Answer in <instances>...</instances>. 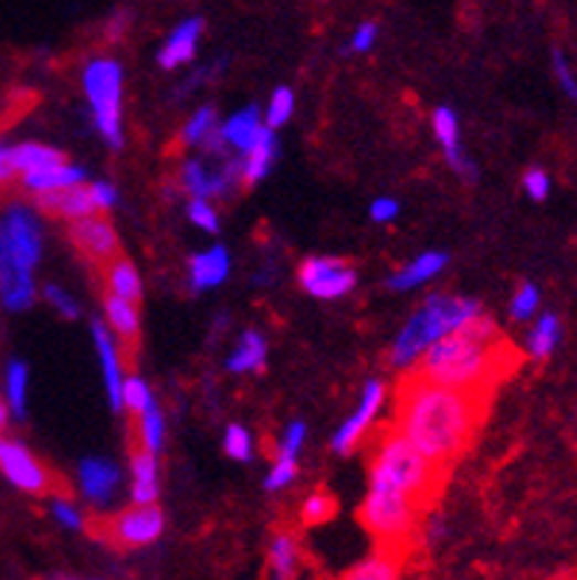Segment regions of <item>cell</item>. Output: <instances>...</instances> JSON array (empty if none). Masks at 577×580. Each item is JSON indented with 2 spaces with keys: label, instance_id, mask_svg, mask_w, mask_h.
I'll return each instance as SVG.
<instances>
[{
  "label": "cell",
  "instance_id": "cell-40",
  "mask_svg": "<svg viewBox=\"0 0 577 580\" xmlns=\"http://www.w3.org/2000/svg\"><path fill=\"white\" fill-rule=\"evenodd\" d=\"M150 401H154V398H150V389H148V383H145V380L136 378V375H133V378H124L122 404L127 407V410H133V413L139 415L141 410L150 404Z\"/></svg>",
  "mask_w": 577,
  "mask_h": 580
},
{
  "label": "cell",
  "instance_id": "cell-8",
  "mask_svg": "<svg viewBox=\"0 0 577 580\" xmlns=\"http://www.w3.org/2000/svg\"><path fill=\"white\" fill-rule=\"evenodd\" d=\"M166 530V513L157 504H133L104 525V537L118 548H148Z\"/></svg>",
  "mask_w": 577,
  "mask_h": 580
},
{
  "label": "cell",
  "instance_id": "cell-35",
  "mask_svg": "<svg viewBox=\"0 0 577 580\" xmlns=\"http://www.w3.org/2000/svg\"><path fill=\"white\" fill-rule=\"evenodd\" d=\"M536 309H539V286L536 283H522L513 300H510V316L516 321H527Z\"/></svg>",
  "mask_w": 577,
  "mask_h": 580
},
{
  "label": "cell",
  "instance_id": "cell-33",
  "mask_svg": "<svg viewBox=\"0 0 577 580\" xmlns=\"http://www.w3.org/2000/svg\"><path fill=\"white\" fill-rule=\"evenodd\" d=\"M162 436H166V422H162L159 407L150 401L139 413V449L150 451V454H159V451H162Z\"/></svg>",
  "mask_w": 577,
  "mask_h": 580
},
{
  "label": "cell",
  "instance_id": "cell-23",
  "mask_svg": "<svg viewBox=\"0 0 577 580\" xmlns=\"http://www.w3.org/2000/svg\"><path fill=\"white\" fill-rule=\"evenodd\" d=\"M33 300V272H24V268H0V304H3L9 313H24Z\"/></svg>",
  "mask_w": 577,
  "mask_h": 580
},
{
  "label": "cell",
  "instance_id": "cell-27",
  "mask_svg": "<svg viewBox=\"0 0 577 580\" xmlns=\"http://www.w3.org/2000/svg\"><path fill=\"white\" fill-rule=\"evenodd\" d=\"M274 159H277V139L272 130H263V136L256 139V145L245 154V166H242V180L248 186L265 180V175L272 171Z\"/></svg>",
  "mask_w": 577,
  "mask_h": 580
},
{
  "label": "cell",
  "instance_id": "cell-28",
  "mask_svg": "<svg viewBox=\"0 0 577 580\" xmlns=\"http://www.w3.org/2000/svg\"><path fill=\"white\" fill-rule=\"evenodd\" d=\"M27 387H30V369L24 360H9L3 369V401L9 413L15 419H24L27 413Z\"/></svg>",
  "mask_w": 577,
  "mask_h": 580
},
{
  "label": "cell",
  "instance_id": "cell-29",
  "mask_svg": "<svg viewBox=\"0 0 577 580\" xmlns=\"http://www.w3.org/2000/svg\"><path fill=\"white\" fill-rule=\"evenodd\" d=\"M86 180V171L71 162L53 166L48 171H35V175H24V186L30 192H53V189H65V186H77Z\"/></svg>",
  "mask_w": 577,
  "mask_h": 580
},
{
  "label": "cell",
  "instance_id": "cell-25",
  "mask_svg": "<svg viewBox=\"0 0 577 580\" xmlns=\"http://www.w3.org/2000/svg\"><path fill=\"white\" fill-rule=\"evenodd\" d=\"M263 130L265 127L263 122H260V109H256V106H248L245 113H237L228 124H224L221 136H224V141H230L233 148L248 154V150L256 145V139L263 136Z\"/></svg>",
  "mask_w": 577,
  "mask_h": 580
},
{
  "label": "cell",
  "instance_id": "cell-51",
  "mask_svg": "<svg viewBox=\"0 0 577 580\" xmlns=\"http://www.w3.org/2000/svg\"><path fill=\"white\" fill-rule=\"evenodd\" d=\"M12 175H15V171H12V162H9V148L7 145H0V183H7Z\"/></svg>",
  "mask_w": 577,
  "mask_h": 580
},
{
  "label": "cell",
  "instance_id": "cell-46",
  "mask_svg": "<svg viewBox=\"0 0 577 580\" xmlns=\"http://www.w3.org/2000/svg\"><path fill=\"white\" fill-rule=\"evenodd\" d=\"M377 35H380V27H377L375 21H363V24L354 30V35H350L348 51L350 53H368L377 44Z\"/></svg>",
  "mask_w": 577,
  "mask_h": 580
},
{
  "label": "cell",
  "instance_id": "cell-48",
  "mask_svg": "<svg viewBox=\"0 0 577 580\" xmlns=\"http://www.w3.org/2000/svg\"><path fill=\"white\" fill-rule=\"evenodd\" d=\"M398 212H401V203L395 201V198H389V194H384V198H377V201L371 203V219H375L377 224H389V221L398 219Z\"/></svg>",
  "mask_w": 577,
  "mask_h": 580
},
{
  "label": "cell",
  "instance_id": "cell-38",
  "mask_svg": "<svg viewBox=\"0 0 577 580\" xmlns=\"http://www.w3.org/2000/svg\"><path fill=\"white\" fill-rule=\"evenodd\" d=\"M292 113H295V95H292V88L281 86L272 95V101H269V113H265L269 130H274V127L286 124L288 118H292Z\"/></svg>",
  "mask_w": 577,
  "mask_h": 580
},
{
  "label": "cell",
  "instance_id": "cell-30",
  "mask_svg": "<svg viewBox=\"0 0 577 580\" xmlns=\"http://www.w3.org/2000/svg\"><path fill=\"white\" fill-rule=\"evenodd\" d=\"M265 339L256 330H248L239 339L237 351L230 354L228 369L237 371V375H245V371H260L265 366Z\"/></svg>",
  "mask_w": 577,
  "mask_h": 580
},
{
  "label": "cell",
  "instance_id": "cell-7",
  "mask_svg": "<svg viewBox=\"0 0 577 580\" xmlns=\"http://www.w3.org/2000/svg\"><path fill=\"white\" fill-rule=\"evenodd\" d=\"M42 256V228L35 212L24 203H12L0 219V268L33 272Z\"/></svg>",
  "mask_w": 577,
  "mask_h": 580
},
{
  "label": "cell",
  "instance_id": "cell-32",
  "mask_svg": "<svg viewBox=\"0 0 577 580\" xmlns=\"http://www.w3.org/2000/svg\"><path fill=\"white\" fill-rule=\"evenodd\" d=\"M297 569V542L292 534H277L269 548V580H292Z\"/></svg>",
  "mask_w": 577,
  "mask_h": 580
},
{
  "label": "cell",
  "instance_id": "cell-9",
  "mask_svg": "<svg viewBox=\"0 0 577 580\" xmlns=\"http://www.w3.org/2000/svg\"><path fill=\"white\" fill-rule=\"evenodd\" d=\"M0 475L27 495H44L53 489V475L24 442L0 436Z\"/></svg>",
  "mask_w": 577,
  "mask_h": 580
},
{
  "label": "cell",
  "instance_id": "cell-14",
  "mask_svg": "<svg viewBox=\"0 0 577 580\" xmlns=\"http://www.w3.org/2000/svg\"><path fill=\"white\" fill-rule=\"evenodd\" d=\"M77 481H80V493L86 495V502L92 504H109L113 495L118 493V484H122V468L109 463V460L101 457H86L77 468Z\"/></svg>",
  "mask_w": 577,
  "mask_h": 580
},
{
  "label": "cell",
  "instance_id": "cell-4",
  "mask_svg": "<svg viewBox=\"0 0 577 580\" xmlns=\"http://www.w3.org/2000/svg\"><path fill=\"white\" fill-rule=\"evenodd\" d=\"M483 313L481 304L472 298H454V295H430L419 307V313L403 325L392 345V366L410 369L430 345L439 342L442 336L454 334L457 327H463L469 318Z\"/></svg>",
  "mask_w": 577,
  "mask_h": 580
},
{
  "label": "cell",
  "instance_id": "cell-36",
  "mask_svg": "<svg viewBox=\"0 0 577 580\" xmlns=\"http://www.w3.org/2000/svg\"><path fill=\"white\" fill-rule=\"evenodd\" d=\"M51 516L60 528L86 530V516H83V510H80L74 502H69V498H62V495H56L51 502Z\"/></svg>",
  "mask_w": 577,
  "mask_h": 580
},
{
  "label": "cell",
  "instance_id": "cell-50",
  "mask_svg": "<svg viewBox=\"0 0 577 580\" xmlns=\"http://www.w3.org/2000/svg\"><path fill=\"white\" fill-rule=\"evenodd\" d=\"M127 24H130V12H127V9H118V12L106 21V35H109V39H118V35L127 30Z\"/></svg>",
  "mask_w": 577,
  "mask_h": 580
},
{
  "label": "cell",
  "instance_id": "cell-2",
  "mask_svg": "<svg viewBox=\"0 0 577 580\" xmlns=\"http://www.w3.org/2000/svg\"><path fill=\"white\" fill-rule=\"evenodd\" d=\"M516 366V348L504 339L495 318L478 313L463 327H457L454 334L430 345L428 351L421 354V360L412 362L410 371L433 383L492 396Z\"/></svg>",
  "mask_w": 577,
  "mask_h": 580
},
{
  "label": "cell",
  "instance_id": "cell-5",
  "mask_svg": "<svg viewBox=\"0 0 577 580\" xmlns=\"http://www.w3.org/2000/svg\"><path fill=\"white\" fill-rule=\"evenodd\" d=\"M419 516L421 507L412 502L410 495H403L401 489H395L384 481L368 477V495L359 507V521L380 542V548L403 555V546L419 525Z\"/></svg>",
  "mask_w": 577,
  "mask_h": 580
},
{
  "label": "cell",
  "instance_id": "cell-19",
  "mask_svg": "<svg viewBox=\"0 0 577 580\" xmlns=\"http://www.w3.org/2000/svg\"><path fill=\"white\" fill-rule=\"evenodd\" d=\"M9 162L15 175H35V171H48L53 166L69 162L65 154L51 145H39V141H21L15 148H9Z\"/></svg>",
  "mask_w": 577,
  "mask_h": 580
},
{
  "label": "cell",
  "instance_id": "cell-18",
  "mask_svg": "<svg viewBox=\"0 0 577 580\" xmlns=\"http://www.w3.org/2000/svg\"><path fill=\"white\" fill-rule=\"evenodd\" d=\"M130 498L133 504H157L159 498V468L157 454H150L145 449H133L130 457Z\"/></svg>",
  "mask_w": 577,
  "mask_h": 580
},
{
  "label": "cell",
  "instance_id": "cell-34",
  "mask_svg": "<svg viewBox=\"0 0 577 580\" xmlns=\"http://www.w3.org/2000/svg\"><path fill=\"white\" fill-rule=\"evenodd\" d=\"M336 516V498L327 493H313L301 507V521L304 525H324V521H331Z\"/></svg>",
  "mask_w": 577,
  "mask_h": 580
},
{
  "label": "cell",
  "instance_id": "cell-43",
  "mask_svg": "<svg viewBox=\"0 0 577 580\" xmlns=\"http://www.w3.org/2000/svg\"><path fill=\"white\" fill-rule=\"evenodd\" d=\"M189 219L195 228L207 230V233H219V212L212 210L207 198H192L189 203Z\"/></svg>",
  "mask_w": 577,
  "mask_h": 580
},
{
  "label": "cell",
  "instance_id": "cell-12",
  "mask_svg": "<svg viewBox=\"0 0 577 580\" xmlns=\"http://www.w3.org/2000/svg\"><path fill=\"white\" fill-rule=\"evenodd\" d=\"M384 398H386L384 383H380V380H368L366 389H363V398H359L357 413L350 415L348 422L342 424L339 431H336V436H333L331 445L336 454H350V451H354V445H357V442L363 440V433L368 431V424L375 422V415L380 413Z\"/></svg>",
  "mask_w": 577,
  "mask_h": 580
},
{
  "label": "cell",
  "instance_id": "cell-15",
  "mask_svg": "<svg viewBox=\"0 0 577 580\" xmlns=\"http://www.w3.org/2000/svg\"><path fill=\"white\" fill-rule=\"evenodd\" d=\"M203 35V18L201 15H192L186 18V21H180V24L168 33V39L162 42V48H159V65L166 71L171 68H180V65H186V62L195 60V53H198V42H201Z\"/></svg>",
  "mask_w": 577,
  "mask_h": 580
},
{
  "label": "cell",
  "instance_id": "cell-26",
  "mask_svg": "<svg viewBox=\"0 0 577 580\" xmlns=\"http://www.w3.org/2000/svg\"><path fill=\"white\" fill-rule=\"evenodd\" d=\"M104 277H106V289L118 295L124 300H133V304H139L141 300V277L139 272L133 268L130 260H124V256H115L113 263L104 265Z\"/></svg>",
  "mask_w": 577,
  "mask_h": 580
},
{
  "label": "cell",
  "instance_id": "cell-13",
  "mask_svg": "<svg viewBox=\"0 0 577 580\" xmlns=\"http://www.w3.org/2000/svg\"><path fill=\"white\" fill-rule=\"evenodd\" d=\"M35 207L42 212H48V215H56V219L65 221L86 219V215H92V212L97 210L92 189L83 183L53 189V192H39L35 194Z\"/></svg>",
  "mask_w": 577,
  "mask_h": 580
},
{
  "label": "cell",
  "instance_id": "cell-41",
  "mask_svg": "<svg viewBox=\"0 0 577 580\" xmlns=\"http://www.w3.org/2000/svg\"><path fill=\"white\" fill-rule=\"evenodd\" d=\"M552 68H554V77H557V83H560L563 92H566V95H569L577 104V74L571 71L569 60H566V53H563L560 48H554L552 51Z\"/></svg>",
  "mask_w": 577,
  "mask_h": 580
},
{
  "label": "cell",
  "instance_id": "cell-11",
  "mask_svg": "<svg viewBox=\"0 0 577 580\" xmlns=\"http://www.w3.org/2000/svg\"><path fill=\"white\" fill-rule=\"evenodd\" d=\"M71 245L77 247L80 254L86 256L92 265H101L104 268L106 263H113L115 256H118V233L106 219L101 215H86V219L71 221L69 228Z\"/></svg>",
  "mask_w": 577,
  "mask_h": 580
},
{
  "label": "cell",
  "instance_id": "cell-10",
  "mask_svg": "<svg viewBox=\"0 0 577 580\" xmlns=\"http://www.w3.org/2000/svg\"><path fill=\"white\" fill-rule=\"evenodd\" d=\"M297 281L313 298L333 300L348 295L357 286V272L350 268L345 260H333V256H310L297 268Z\"/></svg>",
  "mask_w": 577,
  "mask_h": 580
},
{
  "label": "cell",
  "instance_id": "cell-45",
  "mask_svg": "<svg viewBox=\"0 0 577 580\" xmlns=\"http://www.w3.org/2000/svg\"><path fill=\"white\" fill-rule=\"evenodd\" d=\"M44 300H48V304H51V307L56 309L60 316L77 318V313H80L77 300L71 298V295L65 289H60V286H53V283H51V286H44Z\"/></svg>",
  "mask_w": 577,
  "mask_h": 580
},
{
  "label": "cell",
  "instance_id": "cell-44",
  "mask_svg": "<svg viewBox=\"0 0 577 580\" xmlns=\"http://www.w3.org/2000/svg\"><path fill=\"white\" fill-rule=\"evenodd\" d=\"M522 186H525V192L531 194L534 201H545V198L552 194V177H548V171H543V168H527Z\"/></svg>",
  "mask_w": 577,
  "mask_h": 580
},
{
  "label": "cell",
  "instance_id": "cell-31",
  "mask_svg": "<svg viewBox=\"0 0 577 580\" xmlns=\"http://www.w3.org/2000/svg\"><path fill=\"white\" fill-rule=\"evenodd\" d=\"M560 318L554 316V313H543V316L536 318L531 336H527V351H531V357H536V360H545V357H552L554 348L560 345Z\"/></svg>",
  "mask_w": 577,
  "mask_h": 580
},
{
  "label": "cell",
  "instance_id": "cell-21",
  "mask_svg": "<svg viewBox=\"0 0 577 580\" xmlns=\"http://www.w3.org/2000/svg\"><path fill=\"white\" fill-rule=\"evenodd\" d=\"M230 274V254L224 247H210L203 254H195L189 263V277H192V289H212L219 283L228 281Z\"/></svg>",
  "mask_w": 577,
  "mask_h": 580
},
{
  "label": "cell",
  "instance_id": "cell-3",
  "mask_svg": "<svg viewBox=\"0 0 577 580\" xmlns=\"http://www.w3.org/2000/svg\"><path fill=\"white\" fill-rule=\"evenodd\" d=\"M371 481H384L401 489L421 510H428L445 481V472L433 466L395 424H389L380 431L371 451Z\"/></svg>",
  "mask_w": 577,
  "mask_h": 580
},
{
  "label": "cell",
  "instance_id": "cell-6",
  "mask_svg": "<svg viewBox=\"0 0 577 580\" xmlns=\"http://www.w3.org/2000/svg\"><path fill=\"white\" fill-rule=\"evenodd\" d=\"M122 65L109 56H95L83 68V88H86L92 115L101 136H104L113 148H122Z\"/></svg>",
  "mask_w": 577,
  "mask_h": 580
},
{
  "label": "cell",
  "instance_id": "cell-42",
  "mask_svg": "<svg viewBox=\"0 0 577 580\" xmlns=\"http://www.w3.org/2000/svg\"><path fill=\"white\" fill-rule=\"evenodd\" d=\"M295 475H297V460L277 457L274 460L272 472H269V477H265V489H269V493H281V489H286V486L295 481Z\"/></svg>",
  "mask_w": 577,
  "mask_h": 580
},
{
  "label": "cell",
  "instance_id": "cell-20",
  "mask_svg": "<svg viewBox=\"0 0 577 580\" xmlns=\"http://www.w3.org/2000/svg\"><path fill=\"white\" fill-rule=\"evenodd\" d=\"M104 309L106 318H109V325L118 336H122V342H127L130 354L136 351V345H139L141 336V321H139V304H133V300H124L113 292H106L104 298Z\"/></svg>",
  "mask_w": 577,
  "mask_h": 580
},
{
  "label": "cell",
  "instance_id": "cell-16",
  "mask_svg": "<svg viewBox=\"0 0 577 580\" xmlns=\"http://www.w3.org/2000/svg\"><path fill=\"white\" fill-rule=\"evenodd\" d=\"M433 133H437L439 145L445 150L448 166L454 168L463 180H478V171H474L472 159L465 157L463 145H460V122H457L454 109L439 106L437 113H433Z\"/></svg>",
  "mask_w": 577,
  "mask_h": 580
},
{
  "label": "cell",
  "instance_id": "cell-22",
  "mask_svg": "<svg viewBox=\"0 0 577 580\" xmlns=\"http://www.w3.org/2000/svg\"><path fill=\"white\" fill-rule=\"evenodd\" d=\"M445 265L448 254H442V251H428V254L416 256L410 265H401V268L389 277V289H416L421 283H428L430 277H437Z\"/></svg>",
  "mask_w": 577,
  "mask_h": 580
},
{
  "label": "cell",
  "instance_id": "cell-1",
  "mask_svg": "<svg viewBox=\"0 0 577 580\" xmlns=\"http://www.w3.org/2000/svg\"><path fill=\"white\" fill-rule=\"evenodd\" d=\"M490 392H469L433 383L407 371L395 392V428L442 472L472 449L490 410Z\"/></svg>",
  "mask_w": 577,
  "mask_h": 580
},
{
  "label": "cell",
  "instance_id": "cell-52",
  "mask_svg": "<svg viewBox=\"0 0 577 580\" xmlns=\"http://www.w3.org/2000/svg\"><path fill=\"white\" fill-rule=\"evenodd\" d=\"M9 419H12V413H9L7 401H3V396H0V433L9 428Z\"/></svg>",
  "mask_w": 577,
  "mask_h": 580
},
{
  "label": "cell",
  "instance_id": "cell-37",
  "mask_svg": "<svg viewBox=\"0 0 577 580\" xmlns=\"http://www.w3.org/2000/svg\"><path fill=\"white\" fill-rule=\"evenodd\" d=\"M224 454L233 460H242V463L254 457V442H251V433L242 424H230L224 431Z\"/></svg>",
  "mask_w": 577,
  "mask_h": 580
},
{
  "label": "cell",
  "instance_id": "cell-17",
  "mask_svg": "<svg viewBox=\"0 0 577 580\" xmlns=\"http://www.w3.org/2000/svg\"><path fill=\"white\" fill-rule=\"evenodd\" d=\"M92 336H95V351L101 360V375H104L106 392H109V404L115 410H122V389H124V371H122V354L115 348L113 336L101 321L92 325Z\"/></svg>",
  "mask_w": 577,
  "mask_h": 580
},
{
  "label": "cell",
  "instance_id": "cell-39",
  "mask_svg": "<svg viewBox=\"0 0 577 580\" xmlns=\"http://www.w3.org/2000/svg\"><path fill=\"white\" fill-rule=\"evenodd\" d=\"M212 130H216V109H212V106H201V109L189 118V124H186L183 141L186 145H198V141L207 139Z\"/></svg>",
  "mask_w": 577,
  "mask_h": 580
},
{
  "label": "cell",
  "instance_id": "cell-47",
  "mask_svg": "<svg viewBox=\"0 0 577 580\" xmlns=\"http://www.w3.org/2000/svg\"><path fill=\"white\" fill-rule=\"evenodd\" d=\"M304 436H306L304 422H292V424H288L286 433H283L281 449H277V457L297 460V451H301V445H304Z\"/></svg>",
  "mask_w": 577,
  "mask_h": 580
},
{
  "label": "cell",
  "instance_id": "cell-24",
  "mask_svg": "<svg viewBox=\"0 0 577 580\" xmlns=\"http://www.w3.org/2000/svg\"><path fill=\"white\" fill-rule=\"evenodd\" d=\"M401 566H403L401 551L380 548L377 555L359 560V563L345 574V580H401Z\"/></svg>",
  "mask_w": 577,
  "mask_h": 580
},
{
  "label": "cell",
  "instance_id": "cell-49",
  "mask_svg": "<svg viewBox=\"0 0 577 580\" xmlns=\"http://www.w3.org/2000/svg\"><path fill=\"white\" fill-rule=\"evenodd\" d=\"M88 189H92L97 210H109V207H115V201H118V192H115L113 183H92Z\"/></svg>",
  "mask_w": 577,
  "mask_h": 580
},
{
  "label": "cell",
  "instance_id": "cell-53",
  "mask_svg": "<svg viewBox=\"0 0 577 580\" xmlns=\"http://www.w3.org/2000/svg\"><path fill=\"white\" fill-rule=\"evenodd\" d=\"M569 580H577V578H569Z\"/></svg>",
  "mask_w": 577,
  "mask_h": 580
}]
</instances>
